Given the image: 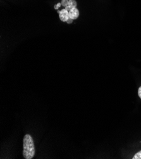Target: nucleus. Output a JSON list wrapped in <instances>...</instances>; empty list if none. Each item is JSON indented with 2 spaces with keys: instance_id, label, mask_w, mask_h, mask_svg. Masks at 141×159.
<instances>
[{
  "instance_id": "nucleus-9",
  "label": "nucleus",
  "mask_w": 141,
  "mask_h": 159,
  "mask_svg": "<svg viewBox=\"0 0 141 159\" xmlns=\"http://www.w3.org/2000/svg\"><path fill=\"white\" fill-rule=\"evenodd\" d=\"M73 19H70V17H69V19L67 20V21L66 22L67 24H72V22H73Z\"/></svg>"
},
{
  "instance_id": "nucleus-2",
  "label": "nucleus",
  "mask_w": 141,
  "mask_h": 159,
  "mask_svg": "<svg viewBox=\"0 0 141 159\" xmlns=\"http://www.w3.org/2000/svg\"><path fill=\"white\" fill-rule=\"evenodd\" d=\"M58 13H59V19L62 22H67V20L69 19V13L67 10L62 9L60 11H58Z\"/></svg>"
},
{
  "instance_id": "nucleus-5",
  "label": "nucleus",
  "mask_w": 141,
  "mask_h": 159,
  "mask_svg": "<svg viewBox=\"0 0 141 159\" xmlns=\"http://www.w3.org/2000/svg\"><path fill=\"white\" fill-rule=\"evenodd\" d=\"M133 159H141V150L137 152L132 158Z\"/></svg>"
},
{
  "instance_id": "nucleus-1",
  "label": "nucleus",
  "mask_w": 141,
  "mask_h": 159,
  "mask_svg": "<svg viewBox=\"0 0 141 159\" xmlns=\"http://www.w3.org/2000/svg\"><path fill=\"white\" fill-rule=\"evenodd\" d=\"M34 155L35 147L33 139L30 134H26L23 140V156L25 159H31Z\"/></svg>"
},
{
  "instance_id": "nucleus-8",
  "label": "nucleus",
  "mask_w": 141,
  "mask_h": 159,
  "mask_svg": "<svg viewBox=\"0 0 141 159\" xmlns=\"http://www.w3.org/2000/svg\"><path fill=\"white\" fill-rule=\"evenodd\" d=\"M138 95H139V97H140V98L141 99V86L139 88V90H138Z\"/></svg>"
},
{
  "instance_id": "nucleus-7",
  "label": "nucleus",
  "mask_w": 141,
  "mask_h": 159,
  "mask_svg": "<svg viewBox=\"0 0 141 159\" xmlns=\"http://www.w3.org/2000/svg\"><path fill=\"white\" fill-rule=\"evenodd\" d=\"M61 6V3H58V4H56V5H55V6H54V8L56 9V10H58L60 7Z\"/></svg>"
},
{
  "instance_id": "nucleus-6",
  "label": "nucleus",
  "mask_w": 141,
  "mask_h": 159,
  "mask_svg": "<svg viewBox=\"0 0 141 159\" xmlns=\"http://www.w3.org/2000/svg\"><path fill=\"white\" fill-rule=\"evenodd\" d=\"M61 5L64 6L65 8L68 5V0H61Z\"/></svg>"
},
{
  "instance_id": "nucleus-4",
  "label": "nucleus",
  "mask_w": 141,
  "mask_h": 159,
  "mask_svg": "<svg viewBox=\"0 0 141 159\" xmlns=\"http://www.w3.org/2000/svg\"><path fill=\"white\" fill-rule=\"evenodd\" d=\"M77 3L76 2L75 0H68V5L65 8L66 10H67L68 11H69L70 10H71L73 8H75L77 7Z\"/></svg>"
},
{
  "instance_id": "nucleus-3",
  "label": "nucleus",
  "mask_w": 141,
  "mask_h": 159,
  "mask_svg": "<svg viewBox=\"0 0 141 159\" xmlns=\"http://www.w3.org/2000/svg\"><path fill=\"white\" fill-rule=\"evenodd\" d=\"M69 17L73 20L77 19L79 16V11L76 7L73 8L68 11Z\"/></svg>"
}]
</instances>
